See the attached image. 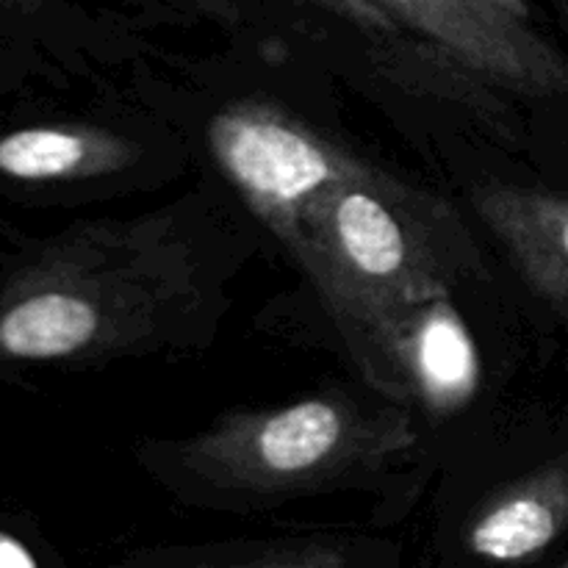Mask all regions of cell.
Returning <instances> with one entry per match:
<instances>
[{"instance_id": "obj_1", "label": "cell", "mask_w": 568, "mask_h": 568, "mask_svg": "<svg viewBox=\"0 0 568 568\" xmlns=\"http://www.w3.org/2000/svg\"><path fill=\"white\" fill-rule=\"evenodd\" d=\"M211 300L197 236L175 209L78 222L0 281V369H92L155 353Z\"/></svg>"}, {"instance_id": "obj_2", "label": "cell", "mask_w": 568, "mask_h": 568, "mask_svg": "<svg viewBox=\"0 0 568 568\" xmlns=\"http://www.w3.org/2000/svg\"><path fill=\"white\" fill-rule=\"evenodd\" d=\"M464 236L444 203L366 164L327 186L283 247L375 386L383 327L399 311L453 292L466 264Z\"/></svg>"}, {"instance_id": "obj_3", "label": "cell", "mask_w": 568, "mask_h": 568, "mask_svg": "<svg viewBox=\"0 0 568 568\" xmlns=\"http://www.w3.org/2000/svg\"><path fill=\"white\" fill-rule=\"evenodd\" d=\"M416 444L405 408L320 394L277 408H236L205 430L155 447V469L194 505L266 508L375 477Z\"/></svg>"}, {"instance_id": "obj_4", "label": "cell", "mask_w": 568, "mask_h": 568, "mask_svg": "<svg viewBox=\"0 0 568 568\" xmlns=\"http://www.w3.org/2000/svg\"><path fill=\"white\" fill-rule=\"evenodd\" d=\"M209 150L242 203L281 244L327 186L366 166L361 155L266 100H239L211 116Z\"/></svg>"}, {"instance_id": "obj_5", "label": "cell", "mask_w": 568, "mask_h": 568, "mask_svg": "<svg viewBox=\"0 0 568 568\" xmlns=\"http://www.w3.org/2000/svg\"><path fill=\"white\" fill-rule=\"evenodd\" d=\"M403 28H414L442 53L486 81L532 98L568 94V59L530 22L483 0H377Z\"/></svg>"}, {"instance_id": "obj_6", "label": "cell", "mask_w": 568, "mask_h": 568, "mask_svg": "<svg viewBox=\"0 0 568 568\" xmlns=\"http://www.w3.org/2000/svg\"><path fill=\"white\" fill-rule=\"evenodd\" d=\"M480 377L477 342L449 292L399 311L383 327L375 386L399 403L416 399L433 419H447L475 399Z\"/></svg>"}, {"instance_id": "obj_7", "label": "cell", "mask_w": 568, "mask_h": 568, "mask_svg": "<svg viewBox=\"0 0 568 568\" xmlns=\"http://www.w3.org/2000/svg\"><path fill=\"white\" fill-rule=\"evenodd\" d=\"M471 203L527 286L568 316V197L486 183Z\"/></svg>"}, {"instance_id": "obj_8", "label": "cell", "mask_w": 568, "mask_h": 568, "mask_svg": "<svg viewBox=\"0 0 568 568\" xmlns=\"http://www.w3.org/2000/svg\"><path fill=\"white\" fill-rule=\"evenodd\" d=\"M568 530V458L549 460L480 505L464 547L491 564H532Z\"/></svg>"}, {"instance_id": "obj_9", "label": "cell", "mask_w": 568, "mask_h": 568, "mask_svg": "<svg viewBox=\"0 0 568 568\" xmlns=\"http://www.w3.org/2000/svg\"><path fill=\"white\" fill-rule=\"evenodd\" d=\"M142 161V144L100 125H28L0 133V178L17 183H83Z\"/></svg>"}, {"instance_id": "obj_10", "label": "cell", "mask_w": 568, "mask_h": 568, "mask_svg": "<svg viewBox=\"0 0 568 568\" xmlns=\"http://www.w3.org/2000/svg\"><path fill=\"white\" fill-rule=\"evenodd\" d=\"M369 547L331 536L236 538L197 547L142 549L125 564L142 568H344L366 564L361 549Z\"/></svg>"}, {"instance_id": "obj_11", "label": "cell", "mask_w": 568, "mask_h": 568, "mask_svg": "<svg viewBox=\"0 0 568 568\" xmlns=\"http://www.w3.org/2000/svg\"><path fill=\"white\" fill-rule=\"evenodd\" d=\"M314 3L372 37H397L403 31L397 17L383 9L377 0H314Z\"/></svg>"}, {"instance_id": "obj_12", "label": "cell", "mask_w": 568, "mask_h": 568, "mask_svg": "<svg viewBox=\"0 0 568 568\" xmlns=\"http://www.w3.org/2000/svg\"><path fill=\"white\" fill-rule=\"evenodd\" d=\"M39 558L11 532L0 530V568H37Z\"/></svg>"}, {"instance_id": "obj_13", "label": "cell", "mask_w": 568, "mask_h": 568, "mask_svg": "<svg viewBox=\"0 0 568 568\" xmlns=\"http://www.w3.org/2000/svg\"><path fill=\"white\" fill-rule=\"evenodd\" d=\"M483 3L494 6V9L505 11V14L516 17V20L530 22L532 11H530V0H483Z\"/></svg>"}, {"instance_id": "obj_14", "label": "cell", "mask_w": 568, "mask_h": 568, "mask_svg": "<svg viewBox=\"0 0 568 568\" xmlns=\"http://www.w3.org/2000/svg\"><path fill=\"white\" fill-rule=\"evenodd\" d=\"M42 0H0V9L9 11H22V14H31V11L39 9Z\"/></svg>"}, {"instance_id": "obj_15", "label": "cell", "mask_w": 568, "mask_h": 568, "mask_svg": "<svg viewBox=\"0 0 568 568\" xmlns=\"http://www.w3.org/2000/svg\"><path fill=\"white\" fill-rule=\"evenodd\" d=\"M211 3H214L220 11H225V0H211Z\"/></svg>"}, {"instance_id": "obj_16", "label": "cell", "mask_w": 568, "mask_h": 568, "mask_svg": "<svg viewBox=\"0 0 568 568\" xmlns=\"http://www.w3.org/2000/svg\"><path fill=\"white\" fill-rule=\"evenodd\" d=\"M564 566H566V568H568V560H564Z\"/></svg>"}, {"instance_id": "obj_17", "label": "cell", "mask_w": 568, "mask_h": 568, "mask_svg": "<svg viewBox=\"0 0 568 568\" xmlns=\"http://www.w3.org/2000/svg\"><path fill=\"white\" fill-rule=\"evenodd\" d=\"M564 3H566V9H568V0H564Z\"/></svg>"}]
</instances>
